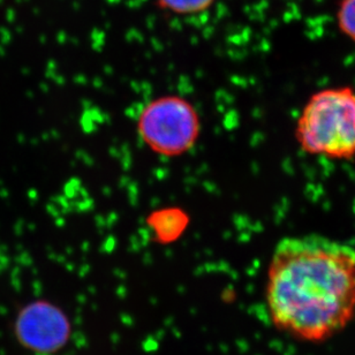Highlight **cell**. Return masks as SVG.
I'll return each instance as SVG.
<instances>
[{
  "label": "cell",
  "instance_id": "cell-1",
  "mask_svg": "<svg viewBox=\"0 0 355 355\" xmlns=\"http://www.w3.org/2000/svg\"><path fill=\"white\" fill-rule=\"evenodd\" d=\"M273 324L307 342L342 331L355 314V250L318 234L287 236L273 250L266 282Z\"/></svg>",
  "mask_w": 355,
  "mask_h": 355
},
{
  "label": "cell",
  "instance_id": "cell-2",
  "mask_svg": "<svg viewBox=\"0 0 355 355\" xmlns=\"http://www.w3.org/2000/svg\"><path fill=\"white\" fill-rule=\"evenodd\" d=\"M295 139L308 155L340 161L355 158V89L314 92L297 118Z\"/></svg>",
  "mask_w": 355,
  "mask_h": 355
},
{
  "label": "cell",
  "instance_id": "cell-3",
  "mask_svg": "<svg viewBox=\"0 0 355 355\" xmlns=\"http://www.w3.org/2000/svg\"><path fill=\"white\" fill-rule=\"evenodd\" d=\"M202 120L196 106L182 96L168 94L146 103L137 119L141 142L157 156L181 157L198 144Z\"/></svg>",
  "mask_w": 355,
  "mask_h": 355
},
{
  "label": "cell",
  "instance_id": "cell-4",
  "mask_svg": "<svg viewBox=\"0 0 355 355\" xmlns=\"http://www.w3.org/2000/svg\"><path fill=\"white\" fill-rule=\"evenodd\" d=\"M13 332L24 349L36 354H53L67 345L72 327L62 308L50 301L35 300L19 311Z\"/></svg>",
  "mask_w": 355,
  "mask_h": 355
},
{
  "label": "cell",
  "instance_id": "cell-5",
  "mask_svg": "<svg viewBox=\"0 0 355 355\" xmlns=\"http://www.w3.org/2000/svg\"><path fill=\"white\" fill-rule=\"evenodd\" d=\"M191 223L188 212L180 207H164L150 212L147 225L155 241L170 245L180 239Z\"/></svg>",
  "mask_w": 355,
  "mask_h": 355
},
{
  "label": "cell",
  "instance_id": "cell-6",
  "mask_svg": "<svg viewBox=\"0 0 355 355\" xmlns=\"http://www.w3.org/2000/svg\"><path fill=\"white\" fill-rule=\"evenodd\" d=\"M217 0H154L158 10L177 17H194L211 10Z\"/></svg>",
  "mask_w": 355,
  "mask_h": 355
},
{
  "label": "cell",
  "instance_id": "cell-7",
  "mask_svg": "<svg viewBox=\"0 0 355 355\" xmlns=\"http://www.w3.org/2000/svg\"><path fill=\"white\" fill-rule=\"evenodd\" d=\"M336 22L339 31L355 43V0H339Z\"/></svg>",
  "mask_w": 355,
  "mask_h": 355
}]
</instances>
